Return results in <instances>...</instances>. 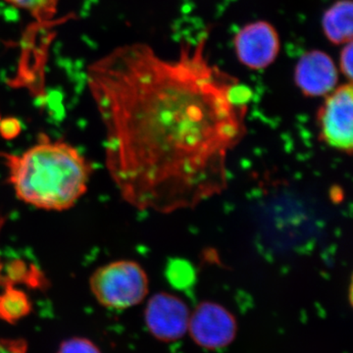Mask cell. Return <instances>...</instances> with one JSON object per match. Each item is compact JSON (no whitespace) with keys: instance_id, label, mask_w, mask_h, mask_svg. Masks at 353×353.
I'll list each match as a JSON object with an SVG mask.
<instances>
[{"instance_id":"cell-15","label":"cell","mask_w":353,"mask_h":353,"mask_svg":"<svg viewBox=\"0 0 353 353\" xmlns=\"http://www.w3.org/2000/svg\"><path fill=\"white\" fill-rule=\"evenodd\" d=\"M0 353H27V343L23 340L0 339Z\"/></svg>"},{"instance_id":"cell-17","label":"cell","mask_w":353,"mask_h":353,"mask_svg":"<svg viewBox=\"0 0 353 353\" xmlns=\"http://www.w3.org/2000/svg\"><path fill=\"white\" fill-rule=\"evenodd\" d=\"M0 120H1V117H0Z\"/></svg>"},{"instance_id":"cell-14","label":"cell","mask_w":353,"mask_h":353,"mask_svg":"<svg viewBox=\"0 0 353 353\" xmlns=\"http://www.w3.org/2000/svg\"><path fill=\"white\" fill-rule=\"evenodd\" d=\"M352 57L353 46L352 41L345 43L343 50L341 51L340 57V69L343 76L347 79L348 82L352 81Z\"/></svg>"},{"instance_id":"cell-4","label":"cell","mask_w":353,"mask_h":353,"mask_svg":"<svg viewBox=\"0 0 353 353\" xmlns=\"http://www.w3.org/2000/svg\"><path fill=\"white\" fill-rule=\"evenodd\" d=\"M320 134L327 145L347 154L353 150L352 83L334 88L318 113Z\"/></svg>"},{"instance_id":"cell-13","label":"cell","mask_w":353,"mask_h":353,"mask_svg":"<svg viewBox=\"0 0 353 353\" xmlns=\"http://www.w3.org/2000/svg\"><path fill=\"white\" fill-rule=\"evenodd\" d=\"M57 353H101L92 341L83 338L65 341Z\"/></svg>"},{"instance_id":"cell-3","label":"cell","mask_w":353,"mask_h":353,"mask_svg":"<svg viewBox=\"0 0 353 353\" xmlns=\"http://www.w3.org/2000/svg\"><path fill=\"white\" fill-rule=\"evenodd\" d=\"M95 299L104 307L127 309L141 303L148 294V278L132 260H117L99 267L90 279Z\"/></svg>"},{"instance_id":"cell-11","label":"cell","mask_w":353,"mask_h":353,"mask_svg":"<svg viewBox=\"0 0 353 353\" xmlns=\"http://www.w3.org/2000/svg\"><path fill=\"white\" fill-rule=\"evenodd\" d=\"M7 3L31 14L39 22H48L57 12L59 0H6Z\"/></svg>"},{"instance_id":"cell-16","label":"cell","mask_w":353,"mask_h":353,"mask_svg":"<svg viewBox=\"0 0 353 353\" xmlns=\"http://www.w3.org/2000/svg\"><path fill=\"white\" fill-rule=\"evenodd\" d=\"M20 129V124L17 120H0V132L4 138H14L16 134H19Z\"/></svg>"},{"instance_id":"cell-2","label":"cell","mask_w":353,"mask_h":353,"mask_svg":"<svg viewBox=\"0 0 353 353\" xmlns=\"http://www.w3.org/2000/svg\"><path fill=\"white\" fill-rule=\"evenodd\" d=\"M9 183L26 204L64 211L87 192L92 168L73 145L41 134L38 143L21 154L1 153Z\"/></svg>"},{"instance_id":"cell-9","label":"cell","mask_w":353,"mask_h":353,"mask_svg":"<svg viewBox=\"0 0 353 353\" xmlns=\"http://www.w3.org/2000/svg\"><path fill=\"white\" fill-rule=\"evenodd\" d=\"M352 0H339L324 13L323 32L332 43L345 44L352 41Z\"/></svg>"},{"instance_id":"cell-10","label":"cell","mask_w":353,"mask_h":353,"mask_svg":"<svg viewBox=\"0 0 353 353\" xmlns=\"http://www.w3.org/2000/svg\"><path fill=\"white\" fill-rule=\"evenodd\" d=\"M32 303L23 290L8 285L0 294V319L7 323H16L29 315Z\"/></svg>"},{"instance_id":"cell-5","label":"cell","mask_w":353,"mask_h":353,"mask_svg":"<svg viewBox=\"0 0 353 353\" xmlns=\"http://www.w3.org/2000/svg\"><path fill=\"white\" fill-rule=\"evenodd\" d=\"M234 46L241 64L252 70H263L277 59L281 41L273 25L266 21H256L236 32Z\"/></svg>"},{"instance_id":"cell-7","label":"cell","mask_w":353,"mask_h":353,"mask_svg":"<svg viewBox=\"0 0 353 353\" xmlns=\"http://www.w3.org/2000/svg\"><path fill=\"white\" fill-rule=\"evenodd\" d=\"M190 310L182 299L166 292L154 294L145 311V324L162 341L180 340L189 329Z\"/></svg>"},{"instance_id":"cell-8","label":"cell","mask_w":353,"mask_h":353,"mask_svg":"<svg viewBox=\"0 0 353 353\" xmlns=\"http://www.w3.org/2000/svg\"><path fill=\"white\" fill-rule=\"evenodd\" d=\"M294 81L306 97H325L336 88L339 72L334 60L327 53L311 50L297 62Z\"/></svg>"},{"instance_id":"cell-6","label":"cell","mask_w":353,"mask_h":353,"mask_svg":"<svg viewBox=\"0 0 353 353\" xmlns=\"http://www.w3.org/2000/svg\"><path fill=\"white\" fill-rule=\"evenodd\" d=\"M188 330L197 345L217 350L234 340L236 322L233 314L220 304L204 301L190 314Z\"/></svg>"},{"instance_id":"cell-1","label":"cell","mask_w":353,"mask_h":353,"mask_svg":"<svg viewBox=\"0 0 353 353\" xmlns=\"http://www.w3.org/2000/svg\"><path fill=\"white\" fill-rule=\"evenodd\" d=\"M208 36L182 44L173 59L137 43L88 67L109 175L139 210L192 209L227 189L228 157L245 137L252 92L211 63Z\"/></svg>"},{"instance_id":"cell-12","label":"cell","mask_w":353,"mask_h":353,"mask_svg":"<svg viewBox=\"0 0 353 353\" xmlns=\"http://www.w3.org/2000/svg\"><path fill=\"white\" fill-rule=\"evenodd\" d=\"M167 278L176 288H185L194 282L196 273L192 265L182 259L172 260L166 271Z\"/></svg>"}]
</instances>
